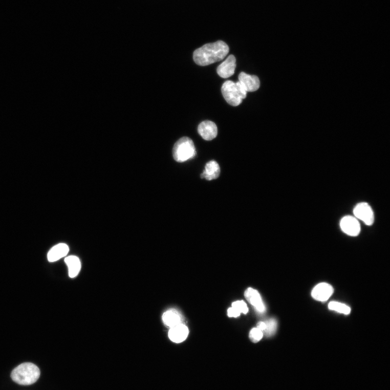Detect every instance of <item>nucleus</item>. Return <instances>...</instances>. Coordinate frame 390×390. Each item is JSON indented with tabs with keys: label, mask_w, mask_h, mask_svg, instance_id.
Instances as JSON below:
<instances>
[{
	"label": "nucleus",
	"mask_w": 390,
	"mask_h": 390,
	"mask_svg": "<svg viewBox=\"0 0 390 390\" xmlns=\"http://www.w3.org/2000/svg\"><path fill=\"white\" fill-rule=\"evenodd\" d=\"M355 217L363 222L367 226H371L375 222L374 212L369 204L365 202L360 203L354 210Z\"/></svg>",
	"instance_id": "5"
},
{
	"label": "nucleus",
	"mask_w": 390,
	"mask_h": 390,
	"mask_svg": "<svg viewBox=\"0 0 390 390\" xmlns=\"http://www.w3.org/2000/svg\"><path fill=\"white\" fill-rule=\"evenodd\" d=\"M222 94L227 103L233 106H237L242 103L247 95V92L241 83L228 80L224 82L222 88Z\"/></svg>",
	"instance_id": "3"
},
{
	"label": "nucleus",
	"mask_w": 390,
	"mask_h": 390,
	"mask_svg": "<svg viewBox=\"0 0 390 390\" xmlns=\"http://www.w3.org/2000/svg\"><path fill=\"white\" fill-rule=\"evenodd\" d=\"M329 310L345 315L351 313V308L348 305L339 302L332 301L329 305Z\"/></svg>",
	"instance_id": "17"
},
{
	"label": "nucleus",
	"mask_w": 390,
	"mask_h": 390,
	"mask_svg": "<svg viewBox=\"0 0 390 390\" xmlns=\"http://www.w3.org/2000/svg\"><path fill=\"white\" fill-rule=\"evenodd\" d=\"M265 322L266 323V329L263 332V333H264L267 337H271L273 336L277 330V321L275 319L272 318L268 319Z\"/></svg>",
	"instance_id": "18"
},
{
	"label": "nucleus",
	"mask_w": 390,
	"mask_h": 390,
	"mask_svg": "<svg viewBox=\"0 0 390 390\" xmlns=\"http://www.w3.org/2000/svg\"><path fill=\"white\" fill-rule=\"evenodd\" d=\"M188 334V327L182 323L170 328L169 337L172 342L180 343L187 338Z\"/></svg>",
	"instance_id": "11"
},
{
	"label": "nucleus",
	"mask_w": 390,
	"mask_h": 390,
	"mask_svg": "<svg viewBox=\"0 0 390 390\" xmlns=\"http://www.w3.org/2000/svg\"><path fill=\"white\" fill-rule=\"evenodd\" d=\"M245 296L247 301L252 305L260 312H264L266 310L261 295L257 290L252 288H248L245 292Z\"/></svg>",
	"instance_id": "12"
},
{
	"label": "nucleus",
	"mask_w": 390,
	"mask_h": 390,
	"mask_svg": "<svg viewBox=\"0 0 390 390\" xmlns=\"http://www.w3.org/2000/svg\"><path fill=\"white\" fill-rule=\"evenodd\" d=\"M334 292L333 288L327 283H320L315 286L312 292V296L315 300L324 302L329 300Z\"/></svg>",
	"instance_id": "7"
},
{
	"label": "nucleus",
	"mask_w": 390,
	"mask_h": 390,
	"mask_svg": "<svg viewBox=\"0 0 390 390\" xmlns=\"http://www.w3.org/2000/svg\"><path fill=\"white\" fill-rule=\"evenodd\" d=\"M232 307L237 310L240 314H247L248 312L247 305L244 301H237L232 304Z\"/></svg>",
	"instance_id": "20"
},
{
	"label": "nucleus",
	"mask_w": 390,
	"mask_h": 390,
	"mask_svg": "<svg viewBox=\"0 0 390 390\" xmlns=\"http://www.w3.org/2000/svg\"><path fill=\"white\" fill-rule=\"evenodd\" d=\"M341 230L345 234L351 236H357L360 232V225L356 217L346 216L343 217L340 221Z\"/></svg>",
	"instance_id": "6"
},
{
	"label": "nucleus",
	"mask_w": 390,
	"mask_h": 390,
	"mask_svg": "<svg viewBox=\"0 0 390 390\" xmlns=\"http://www.w3.org/2000/svg\"><path fill=\"white\" fill-rule=\"evenodd\" d=\"M69 252V246L65 244H59L52 247L50 250L48 258L49 262L54 263L67 256Z\"/></svg>",
	"instance_id": "13"
},
{
	"label": "nucleus",
	"mask_w": 390,
	"mask_h": 390,
	"mask_svg": "<svg viewBox=\"0 0 390 390\" xmlns=\"http://www.w3.org/2000/svg\"><path fill=\"white\" fill-rule=\"evenodd\" d=\"M198 132L204 140L211 141L218 136V127L215 123L206 120L200 124Z\"/></svg>",
	"instance_id": "9"
},
{
	"label": "nucleus",
	"mask_w": 390,
	"mask_h": 390,
	"mask_svg": "<svg viewBox=\"0 0 390 390\" xmlns=\"http://www.w3.org/2000/svg\"><path fill=\"white\" fill-rule=\"evenodd\" d=\"M263 336L264 333L263 331L257 328L253 329L249 333V338L250 340L254 343L261 340Z\"/></svg>",
	"instance_id": "19"
},
{
	"label": "nucleus",
	"mask_w": 390,
	"mask_h": 390,
	"mask_svg": "<svg viewBox=\"0 0 390 390\" xmlns=\"http://www.w3.org/2000/svg\"><path fill=\"white\" fill-rule=\"evenodd\" d=\"M239 80L247 92L256 91L260 86V81L257 76L249 75L245 72L240 73Z\"/></svg>",
	"instance_id": "10"
},
{
	"label": "nucleus",
	"mask_w": 390,
	"mask_h": 390,
	"mask_svg": "<svg viewBox=\"0 0 390 390\" xmlns=\"http://www.w3.org/2000/svg\"><path fill=\"white\" fill-rule=\"evenodd\" d=\"M229 52L228 45L223 41L207 44L193 52L195 63L201 67L224 60Z\"/></svg>",
	"instance_id": "1"
},
{
	"label": "nucleus",
	"mask_w": 390,
	"mask_h": 390,
	"mask_svg": "<svg viewBox=\"0 0 390 390\" xmlns=\"http://www.w3.org/2000/svg\"><path fill=\"white\" fill-rule=\"evenodd\" d=\"M236 67V58L233 55H230L219 65L217 69L218 74L222 78H228L234 74Z\"/></svg>",
	"instance_id": "8"
},
{
	"label": "nucleus",
	"mask_w": 390,
	"mask_h": 390,
	"mask_svg": "<svg viewBox=\"0 0 390 390\" xmlns=\"http://www.w3.org/2000/svg\"><path fill=\"white\" fill-rule=\"evenodd\" d=\"M40 376L38 366L31 363H25L13 370L11 378L16 383L21 385H30L35 383Z\"/></svg>",
	"instance_id": "2"
},
{
	"label": "nucleus",
	"mask_w": 390,
	"mask_h": 390,
	"mask_svg": "<svg viewBox=\"0 0 390 390\" xmlns=\"http://www.w3.org/2000/svg\"><path fill=\"white\" fill-rule=\"evenodd\" d=\"M257 328L259 329L260 330H262L263 332L266 329L265 322L263 321L259 322L257 324Z\"/></svg>",
	"instance_id": "22"
},
{
	"label": "nucleus",
	"mask_w": 390,
	"mask_h": 390,
	"mask_svg": "<svg viewBox=\"0 0 390 390\" xmlns=\"http://www.w3.org/2000/svg\"><path fill=\"white\" fill-rule=\"evenodd\" d=\"M220 171L219 164L215 161H211L207 163L206 170L201 174V177L208 181L215 180L219 177Z\"/></svg>",
	"instance_id": "15"
},
{
	"label": "nucleus",
	"mask_w": 390,
	"mask_h": 390,
	"mask_svg": "<svg viewBox=\"0 0 390 390\" xmlns=\"http://www.w3.org/2000/svg\"><path fill=\"white\" fill-rule=\"evenodd\" d=\"M64 262L69 268V276L71 278L76 277L81 269V263L79 258L76 256H69L65 258Z\"/></svg>",
	"instance_id": "16"
},
{
	"label": "nucleus",
	"mask_w": 390,
	"mask_h": 390,
	"mask_svg": "<svg viewBox=\"0 0 390 390\" xmlns=\"http://www.w3.org/2000/svg\"><path fill=\"white\" fill-rule=\"evenodd\" d=\"M228 315L229 317L237 318L240 316V313L233 307L228 310Z\"/></svg>",
	"instance_id": "21"
},
{
	"label": "nucleus",
	"mask_w": 390,
	"mask_h": 390,
	"mask_svg": "<svg viewBox=\"0 0 390 390\" xmlns=\"http://www.w3.org/2000/svg\"><path fill=\"white\" fill-rule=\"evenodd\" d=\"M162 319L166 326L170 328L183 323L182 315L173 309L166 311L163 315Z\"/></svg>",
	"instance_id": "14"
},
{
	"label": "nucleus",
	"mask_w": 390,
	"mask_h": 390,
	"mask_svg": "<svg viewBox=\"0 0 390 390\" xmlns=\"http://www.w3.org/2000/svg\"><path fill=\"white\" fill-rule=\"evenodd\" d=\"M197 155L196 148L191 139L184 137L176 142L173 148L174 159L176 162H186Z\"/></svg>",
	"instance_id": "4"
}]
</instances>
